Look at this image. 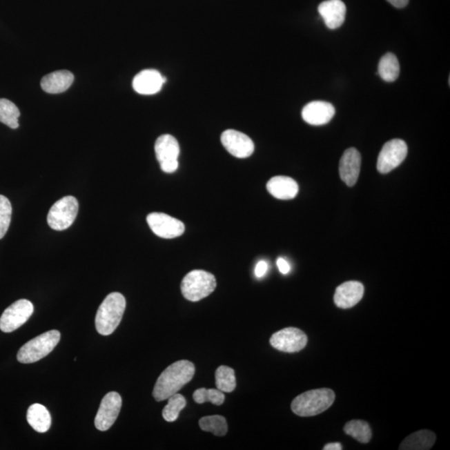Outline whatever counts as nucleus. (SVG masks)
Listing matches in <instances>:
<instances>
[{"mask_svg":"<svg viewBox=\"0 0 450 450\" xmlns=\"http://www.w3.org/2000/svg\"><path fill=\"white\" fill-rule=\"evenodd\" d=\"M195 373V364L190 361H177L158 378L153 391V396L158 402L168 400L190 382Z\"/></svg>","mask_w":450,"mask_h":450,"instance_id":"obj_1","label":"nucleus"},{"mask_svg":"<svg viewBox=\"0 0 450 450\" xmlns=\"http://www.w3.org/2000/svg\"><path fill=\"white\" fill-rule=\"evenodd\" d=\"M126 300L122 294L118 292L111 293L100 305L96 313V329L101 335H110L117 329L121 322Z\"/></svg>","mask_w":450,"mask_h":450,"instance_id":"obj_2","label":"nucleus"},{"mask_svg":"<svg viewBox=\"0 0 450 450\" xmlns=\"http://www.w3.org/2000/svg\"><path fill=\"white\" fill-rule=\"evenodd\" d=\"M335 393L331 389H319L301 393L291 404L292 411L300 417H311L326 411L333 404Z\"/></svg>","mask_w":450,"mask_h":450,"instance_id":"obj_3","label":"nucleus"},{"mask_svg":"<svg viewBox=\"0 0 450 450\" xmlns=\"http://www.w3.org/2000/svg\"><path fill=\"white\" fill-rule=\"evenodd\" d=\"M58 331H50L42 333L20 348L17 359L22 364H32L42 360L53 351L60 340Z\"/></svg>","mask_w":450,"mask_h":450,"instance_id":"obj_4","label":"nucleus"},{"mask_svg":"<svg viewBox=\"0 0 450 450\" xmlns=\"http://www.w3.org/2000/svg\"><path fill=\"white\" fill-rule=\"evenodd\" d=\"M216 279L214 275L204 271H193L182 280V295L188 300L197 302L215 291Z\"/></svg>","mask_w":450,"mask_h":450,"instance_id":"obj_5","label":"nucleus"},{"mask_svg":"<svg viewBox=\"0 0 450 450\" xmlns=\"http://www.w3.org/2000/svg\"><path fill=\"white\" fill-rule=\"evenodd\" d=\"M78 211V200L73 196L63 197L51 207L47 217L48 224L55 231H66L75 222Z\"/></svg>","mask_w":450,"mask_h":450,"instance_id":"obj_6","label":"nucleus"},{"mask_svg":"<svg viewBox=\"0 0 450 450\" xmlns=\"http://www.w3.org/2000/svg\"><path fill=\"white\" fill-rule=\"evenodd\" d=\"M155 150L160 168L164 172L170 174L178 170L180 148L179 142L174 136H159L156 140Z\"/></svg>","mask_w":450,"mask_h":450,"instance_id":"obj_7","label":"nucleus"},{"mask_svg":"<svg viewBox=\"0 0 450 450\" xmlns=\"http://www.w3.org/2000/svg\"><path fill=\"white\" fill-rule=\"evenodd\" d=\"M33 313L34 305L30 300H17L2 313L0 318V329L3 333L14 332L26 324Z\"/></svg>","mask_w":450,"mask_h":450,"instance_id":"obj_8","label":"nucleus"},{"mask_svg":"<svg viewBox=\"0 0 450 450\" xmlns=\"http://www.w3.org/2000/svg\"><path fill=\"white\" fill-rule=\"evenodd\" d=\"M408 155V146L404 140L395 139L384 144L378 157L377 168L381 174L395 170Z\"/></svg>","mask_w":450,"mask_h":450,"instance_id":"obj_9","label":"nucleus"},{"mask_svg":"<svg viewBox=\"0 0 450 450\" xmlns=\"http://www.w3.org/2000/svg\"><path fill=\"white\" fill-rule=\"evenodd\" d=\"M147 223L154 234L163 239L176 238L182 236L186 231L182 221L164 213H151L147 216Z\"/></svg>","mask_w":450,"mask_h":450,"instance_id":"obj_10","label":"nucleus"},{"mask_svg":"<svg viewBox=\"0 0 450 450\" xmlns=\"http://www.w3.org/2000/svg\"><path fill=\"white\" fill-rule=\"evenodd\" d=\"M122 407V398L117 392L108 393L103 398L97 415H96L95 424L96 429L100 431H106L112 427L119 415Z\"/></svg>","mask_w":450,"mask_h":450,"instance_id":"obj_11","label":"nucleus"},{"mask_svg":"<svg viewBox=\"0 0 450 450\" xmlns=\"http://www.w3.org/2000/svg\"><path fill=\"white\" fill-rule=\"evenodd\" d=\"M272 347L285 353H296L302 351L308 343L304 332L297 328H286L276 332L269 340Z\"/></svg>","mask_w":450,"mask_h":450,"instance_id":"obj_12","label":"nucleus"},{"mask_svg":"<svg viewBox=\"0 0 450 450\" xmlns=\"http://www.w3.org/2000/svg\"><path fill=\"white\" fill-rule=\"evenodd\" d=\"M221 142L226 150L236 158H248L255 151V144L252 139L239 131L225 130L221 135Z\"/></svg>","mask_w":450,"mask_h":450,"instance_id":"obj_13","label":"nucleus"},{"mask_svg":"<svg viewBox=\"0 0 450 450\" xmlns=\"http://www.w3.org/2000/svg\"><path fill=\"white\" fill-rule=\"evenodd\" d=\"M361 167V155L355 148L345 150L340 162V179L348 186H355L359 179Z\"/></svg>","mask_w":450,"mask_h":450,"instance_id":"obj_14","label":"nucleus"},{"mask_svg":"<svg viewBox=\"0 0 450 450\" xmlns=\"http://www.w3.org/2000/svg\"><path fill=\"white\" fill-rule=\"evenodd\" d=\"M166 82V78L159 71L144 70L133 80V88L139 95H151L159 93Z\"/></svg>","mask_w":450,"mask_h":450,"instance_id":"obj_15","label":"nucleus"},{"mask_svg":"<svg viewBox=\"0 0 450 450\" xmlns=\"http://www.w3.org/2000/svg\"><path fill=\"white\" fill-rule=\"evenodd\" d=\"M335 115V107L331 103L325 101L309 103L302 110V117L304 121L315 126L328 124Z\"/></svg>","mask_w":450,"mask_h":450,"instance_id":"obj_16","label":"nucleus"},{"mask_svg":"<svg viewBox=\"0 0 450 450\" xmlns=\"http://www.w3.org/2000/svg\"><path fill=\"white\" fill-rule=\"evenodd\" d=\"M364 285L358 281H349L340 284L335 291V304L340 309H349L360 302L364 296Z\"/></svg>","mask_w":450,"mask_h":450,"instance_id":"obj_17","label":"nucleus"},{"mask_svg":"<svg viewBox=\"0 0 450 450\" xmlns=\"http://www.w3.org/2000/svg\"><path fill=\"white\" fill-rule=\"evenodd\" d=\"M318 10L329 30L342 26L346 15V6L342 0H326L320 3Z\"/></svg>","mask_w":450,"mask_h":450,"instance_id":"obj_18","label":"nucleus"},{"mask_svg":"<svg viewBox=\"0 0 450 450\" xmlns=\"http://www.w3.org/2000/svg\"><path fill=\"white\" fill-rule=\"evenodd\" d=\"M267 190L275 198L288 200L295 199L298 195L299 186L294 179L289 177L275 176L269 179Z\"/></svg>","mask_w":450,"mask_h":450,"instance_id":"obj_19","label":"nucleus"},{"mask_svg":"<svg viewBox=\"0 0 450 450\" xmlns=\"http://www.w3.org/2000/svg\"><path fill=\"white\" fill-rule=\"evenodd\" d=\"M74 75L68 70H59L44 76L41 88L49 94H60L66 92L74 82Z\"/></svg>","mask_w":450,"mask_h":450,"instance_id":"obj_20","label":"nucleus"},{"mask_svg":"<svg viewBox=\"0 0 450 450\" xmlns=\"http://www.w3.org/2000/svg\"><path fill=\"white\" fill-rule=\"evenodd\" d=\"M436 441V433L429 431H420L413 433L405 438L400 445V450H428L431 449Z\"/></svg>","mask_w":450,"mask_h":450,"instance_id":"obj_21","label":"nucleus"},{"mask_svg":"<svg viewBox=\"0 0 450 450\" xmlns=\"http://www.w3.org/2000/svg\"><path fill=\"white\" fill-rule=\"evenodd\" d=\"M27 420L31 427L39 433H46L50 429V413L42 404L31 405L28 409Z\"/></svg>","mask_w":450,"mask_h":450,"instance_id":"obj_22","label":"nucleus"},{"mask_svg":"<svg viewBox=\"0 0 450 450\" xmlns=\"http://www.w3.org/2000/svg\"><path fill=\"white\" fill-rule=\"evenodd\" d=\"M400 72L399 60L395 55L388 53L381 58L379 68H378V74L384 81L389 83L395 81L399 77Z\"/></svg>","mask_w":450,"mask_h":450,"instance_id":"obj_23","label":"nucleus"},{"mask_svg":"<svg viewBox=\"0 0 450 450\" xmlns=\"http://www.w3.org/2000/svg\"><path fill=\"white\" fill-rule=\"evenodd\" d=\"M344 431L346 435L362 444L369 443L372 438L371 429L367 422L364 420H353L348 422L344 425Z\"/></svg>","mask_w":450,"mask_h":450,"instance_id":"obj_24","label":"nucleus"},{"mask_svg":"<svg viewBox=\"0 0 450 450\" xmlns=\"http://www.w3.org/2000/svg\"><path fill=\"white\" fill-rule=\"evenodd\" d=\"M20 112L17 106L9 99H0V122L13 130L18 128Z\"/></svg>","mask_w":450,"mask_h":450,"instance_id":"obj_25","label":"nucleus"},{"mask_svg":"<svg viewBox=\"0 0 450 450\" xmlns=\"http://www.w3.org/2000/svg\"><path fill=\"white\" fill-rule=\"evenodd\" d=\"M216 387L220 391L231 393L236 388V378L234 369L228 366H219L215 372Z\"/></svg>","mask_w":450,"mask_h":450,"instance_id":"obj_26","label":"nucleus"},{"mask_svg":"<svg viewBox=\"0 0 450 450\" xmlns=\"http://www.w3.org/2000/svg\"><path fill=\"white\" fill-rule=\"evenodd\" d=\"M199 424L202 431L211 432L216 436H224L228 432L227 421L223 416H206L200 419Z\"/></svg>","mask_w":450,"mask_h":450,"instance_id":"obj_27","label":"nucleus"},{"mask_svg":"<svg viewBox=\"0 0 450 450\" xmlns=\"http://www.w3.org/2000/svg\"><path fill=\"white\" fill-rule=\"evenodd\" d=\"M186 407V400L182 395L176 393L168 399V404L163 409V418L167 422H175L180 412Z\"/></svg>","mask_w":450,"mask_h":450,"instance_id":"obj_28","label":"nucleus"},{"mask_svg":"<svg viewBox=\"0 0 450 450\" xmlns=\"http://www.w3.org/2000/svg\"><path fill=\"white\" fill-rule=\"evenodd\" d=\"M194 400L196 403L204 404L207 402H211L215 405H222L224 403L225 396L222 391L217 389H207L206 388H201L197 389L193 395Z\"/></svg>","mask_w":450,"mask_h":450,"instance_id":"obj_29","label":"nucleus"},{"mask_svg":"<svg viewBox=\"0 0 450 450\" xmlns=\"http://www.w3.org/2000/svg\"><path fill=\"white\" fill-rule=\"evenodd\" d=\"M12 206L9 199L0 195V239H3L9 230L11 222Z\"/></svg>","mask_w":450,"mask_h":450,"instance_id":"obj_30","label":"nucleus"},{"mask_svg":"<svg viewBox=\"0 0 450 450\" xmlns=\"http://www.w3.org/2000/svg\"><path fill=\"white\" fill-rule=\"evenodd\" d=\"M267 271H268V264L265 262V261L261 260L256 265L255 269V274L257 278H262V277H264L265 274H266Z\"/></svg>","mask_w":450,"mask_h":450,"instance_id":"obj_31","label":"nucleus"},{"mask_svg":"<svg viewBox=\"0 0 450 450\" xmlns=\"http://www.w3.org/2000/svg\"><path fill=\"white\" fill-rule=\"evenodd\" d=\"M277 266H278L281 274L287 275L291 271V265H289L287 260L283 258H279L277 260Z\"/></svg>","mask_w":450,"mask_h":450,"instance_id":"obj_32","label":"nucleus"},{"mask_svg":"<svg viewBox=\"0 0 450 450\" xmlns=\"http://www.w3.org/2000/svg\"><path fill=\"white\" fill-rule=\"evenodd\" d=\"M389 3H391L393 6L396 8H404L408 5L409 0H387Z\"/></svg>","mask_w":450,"mask_h":450,"instance_id":"obj_33","label":"nucleus"},{"mask_svg":"<svg viewBox=\"0 0 450 450\" xmlns=\"http://www.w3.org/2000/svg\"><path fill=\"white\" fill-rule=\"evenodd\" d=\"M342 449V445L340 443L328 444L324 447V450H341Z\"/></svg>","mask_w":450,"mask_h":450,"instance_id":"obj_34","label":"nucleus"}]
</instances>
